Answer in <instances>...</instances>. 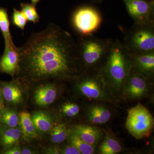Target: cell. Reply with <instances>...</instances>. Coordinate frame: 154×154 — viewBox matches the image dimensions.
Instances as JSON below:
<instances>
[{"mask_svg": "<svg viewBox=\"0 0 154 154\" xmlns=\"http://www.w3.org/2000/svg\"><path fill=\"white\" fill-rule=\"evenodd\" d=\"M18 51L19 71L32 79H68L79 71L76 41L70 33L54 23L33 33Z\"/></svg>", "mask_w": 154, "mask_h": 154, "instance_id": "6da1fadb", "label": "cell"}, {"mask_svg": "<svg viewBox=\"0 0 154 154\" xmlns=\"http://www.w3.org/2000/svg\"><path fill=\"white\" fill-rule=\"evenodd\" d=\"M132 68L131 53L123 42L117 39L113 40L99 71L103 79L120 87L125 84Z\"/></svg>", "mask_w": 154, "mask_h": 154, "instance_id": "7a4b0ae2", "label": "cell"}, {"mask_svg": "<svg viewBox=\"0 0 154 154\" xmlns=\"http://www.w3.org/2000/svg\"><path fill=\"white\" fill-rule=\"evenodd\" d=\"M113 40L102 38L93 34L80 36L76 42L77 56L79 63L88 69H101Z\"/></svg>", "mask_w": 154, "mask_h": 154, "instance_id": "3957f363", "label": "cell"}, {"mask_svg": "<svg viewBox=\"0 0 154 154\" xmlns=\"http://www.w3.org/2000/svg\"><path fill=\"white\" fill-rule=\"evenodd\" d=\"M124 32L123 43L131 54L154 51V23H134Z\"/></svg>", "mask_w": 154, "mask_h": 154, "instance_id": "277c9868", "label": "cell"}, {"mask_svg": "<svg viewBox=\"0 0 154 154\" xmlns=\"http://www.w3.org/2000/svg\"><path fill=\"white\" fill-rule=\"evenodd\" d=\"M154 123L151 113L145 107L139 104L128 111L125 125L133 136L141 139L150 134L153 128Z\"/></svg>", "mask_w": 154, "mask_h": 154, "instance_id": "5b68a950", "label": "cell"}, {"mask_svg": "<svg viewBox=\"0 0 154 154\" xmlns=\"http://www.w3.org/2000/svg\"><path fill=\"white\" fill-rule=\"evenodd\" d=\"M102 19L99 12L91 7L77 9L72 18L73 27L80 36L93 34L99 28Z\"/></svg>", "mask_w": 154, "mask_h": 154, "instance_id": "8992f818", "label": "cell"}, {"mask_svg": "<svg viewBox=\"0 0 154 154\" xmlns=\"http://www.w3.org/2000/svg\"><path fill=\"white\" fill-rule=\"evenodd\" d=\"M135 24L154 23L153 0H122Z\"/></svg>", "mask_w": 154, "mask_h": 154, "instance_id": "52a82bcc", "label": "cell"}, {"mask_svg": "<svg viewBox=\"0 0 154 154\" xmlns=\"http://www.w3.org/2000/svg\"><path fill=\"white\" fill-rule=\"evenodd\" d=\"M147 79L132 68L125 82V95L131 99L142 97L147 90Z\"/></svg>", "mask_w": 154, "mask_h": 154, "instance_id": "ba28073f", "label": "cell"}, {"mask_svg": "<svg viewBox=\"0 0 154 154\" xmlns=\"http://www.w3.org/2000/svg\"><path fill=\"white\" fill-rule=\"evenodd\" d=\"M19 69V54L16 45L5 44L4 53L0 59V70L3 72L14 75Z\"/></svg>", "mask_w": 154, "mask_h": 154, "instance_id": "9c48e42d", "label": "cell"}, {"mask_svg": "<svg viewBox=\"0 0 154 154\" xmlns=\"http://www.w3.org/2000/svg\"><path fill=\"white\" fill-rule=\"evenodd\" d=\"M131 54L132 68L147 79L152 76L154 72V51Z\"/></svg>", "mask_w": 154, "mask_h": 154, "instance_id": "30bf717a", "label": "cell"}, {"mask_svg": "<svg viewBox=\"0 0 154 154\" xmlns=\"http://www.w3.org/2000/svg\"><path fill=\"white\" fill-rule=\"evenodd\" d=\"M102 77V75L99 71L96 72L95 74L87 76L79 85L82 94L91 99L102 98L103 93L99 83Z\"/></svg>", "mask_w": 154, "mask_h": 154, "instance_id": "8fae6325", "label": "cell"}, {"mask_svg": "<svg viewBox=\"0 0 154 154\" xmlns=\"http://www.w3.org/2000/svg\"><path fill=\"white\" fill-rule=\"evenodd\" d=\"M73 133L78 136L86 143L94 145L100 138V132L94 127L85 125H80L75 127Z\"/></svg>", "mask_w": 154, "mask_h": 154, "instance_id": "7c38bea8", "label": "cell"}, {"mask_svg": "<svg viewBox=\"0 0 154 154\" xmlns=\"http://www.w3.org/2000/svg\"><path fill=\"white\" fill-rule=\"evenodd\" d=\"M57 91L53 86L46 85L38 88L35 93L36 104L45 106L51 104L56 98Z\"/></svg>", "mask_w": 154, "mask_h": 154, "instance_id": "4fadbf2b", "label": "cell"}, {"mask_svg": "<svg viewBox=\"0 0 154 154\" xmlns=\"http://www.w3.org/2000/svg\"><path fill=\"white\" fill-rule=\"evenodd\" d=\"M19 116L20 126L24 137L28 139L37 137V134L30 113L23 111L19 114Z\"/></svg>", "mask_w": 154, "mask_h": 154, "instance_id": "5bb4252c", "label": "cell"}, {"mask_svg": "<svg viewBox=\"0 0 154 154\" xmlns=\"http://www.w3.org/2000/svg\"><path fill=\"white\" fill-rule=\"evenodd\" d=\"M89 119L91 122L97 124H104L110 119L111 113L105 107L101 106H95L90 108Z\"/></svg>", "mask_w": 154, "mask_h": 154, "instance_id": "9a60e30c", "label": "cell"}, {"mask_svg": "<svg viewBox=\"0 0 154 154\" xmlns=\"http://www.w3.org/2000/svg\"><path fill=\"white\" fill-rule=\"evenodd\" d=\"M10 23L8 11L5 8L0 7V30L5 40V44L14 45L10 30Z\"/></svg>", "mask_w": 154, "mask_h": 154, "instance_id": "2e32d148", "label": "cell"}, {"mask_svg": "<svg viewBox=\"0 0 154 154\" xmlns=\"http://www.w3.org/2000/svg\"><path fill=\"white\" fill-rule=\"evenodd\" d=\"M2 88V94L7 102L17 103L22 99V92L19 88L14 84H5Z\"/></svg>", "mask_w": 154, "mask_h": 154, "instance_id": "e0dca14e", "label": "cell"}, {"mask_svg": "<svg viewBox=\"0 0 154 154\" xmlns=\"http://www.w3.org/2000/svg\"><path fill=\"white\" fill-rule=\"evenodd\" d=\"M21 136V131L19 128H9L3 131L1 133V143L4 146L9 147L17 142Z\"/></svg>", "mask_w": 154, "mask_h": 154, "instance_id": "ac0fdd59", "label": "cell"}, {"mask_svg": "<svg viewBox=\"0 0 154 154\" xmlns=\"http://www.w3.org/2000/svg\"><path fill=\"white\" fill-rule=\"evenodd\" d=\"M33 125L36 129L43 132L51 129L52 124L50 118L43 112H37L31 116Z\"/></svg>", "mask_w": 154, "mask_h": 154, "instance_id": "d6986e66", "label": "cell"}, {"mask_svg": "<svg viewBox=\"0 0 154 154\" xmlns=\"http://www.w3.org/2000/svg\"><path fill=\"white\" fill-rule=\"evenodd\" d=\"M122 150V147L117 141L111 138H107L100 146V152L102 154H115Z\"/></svg>", "mask_w": 154, "mask_h": 154, "instance_id": "ffe728a7", "label": "cell"}, {"mask_svg": "<svg viewBox=\"0 0 154 154\" xmlns=\"http://www.w3.org/2000/svg\"><path fill=\"white\" fill-rule=\"evenodd\" d=\"M21 11L24 14L27 21L36 24L39 22L40 17L37 13L36 6L29 3H21Z\"/></svg>", "mask_w": 154, "mask_h": 154, "instance_id": "44dd1931", "label": "cell"}, {"mask_svg": "<svg viewBox=\"0 0 154 154\" xmlns=\"http://www.w3.org/2000/svg\"><path fill=\"white\" fill-rule=\"evenodd\" d=\"M72 145L76 148L81 154H92L94 153L93 146L89 144L80 139L78 136L72 133L70 138Z\"/></svg>", "mask_w": 154, "mask_h": 154, "instance_id": "7402d4cb", "label": "cell"}, {"mask_svg": "<svg viewBox=\"0 0 154 154\" xmlns=\"http://www.w3.org/2000/svg\"><path fill=\"white\" fill-rule=\"evenodd\" d=\"M51 140L54 143H60L64 141L67 136V131L63 125L59 124L51 129Z\"/></svg>", "mask_w": 154, "mask_h": 154, "instance_id": "603a6c76", "label": "cell"}, {"mask_svg": "<svg viewBox=\"0 0 154 154\" xmlns=\"http://www.w3.org/2000/svg\"><path fill=\"white\" fill-rule=\"evenodd\" d=\"M1 120L5 125L9 128H16L19 122V118L17 113L14 111L8 110L2 114Z\"/></svg>", "mask_w": 154, "mask_h": 154, "instance_id": "cb8c5ba5", "label": "cell"}, {"mask_svg": "<svg viewBox=\"0 0 154 154\" xmlns=\"http://www.w3.org/2000/svg\"><path fill=\"white\" fill-rule=\"evenodd\" d=\"M13 25L21 30H24L27 24V20L21 11L14 8L12 16Z\"/></svg>", "mask_w": 154, "mask_h": 154, "instance_id": "d4e9b609", "label": "cell"}, {"mask_svg": "<svg viewBox=\"0 0 154 154\" xmlns=\"http://www.w3.org/2000/svg\"><path fill=\"white\" fill-rule=\"evenodd\" d=\"M79 110V106L74 103H66L62 107L63 112L69 117H73L77 115Z\"/></svg>", "mask_w": 154, "mask_h": 154, "instance_id": "484cf974", "label": "cell"}, {"mask_svg": "<svg viewBox=\"0 0 154 154\" xmlns=\"http://www.w3.org/2000/svg\"><path fill=\"white\" fill-rule=\"evenodd\" d=\"M63 153L65 154H81L79 151L74 146L72 145L68 146L65 149Z\"/></svg>", "mask_w": 154, "mask_h": 154, "instance_id": "4316f807", "label": "cell"}, {"mask_svg": "<svg viewBox=\"0 0 154 154\" xmlns=\"http://www.w3.org/2000/svg\"><path fill=\"white\" fill-rule=\"evenodd\" d=\"M4 153L5 154H22V151L19 148V147L15 146L11 149L7 151Z\"/></svg>", "mask_w": 154, "mask_h": 154, "instance_id": "83f0119b", "label": "cell"}, {"mask_svg": "<svg viewBox=\"0 0 154 154\" xmlns=\"http://www.w3.org/2000/svg\"><path fill=\"white\" fill-rule=\"evenodd\" d=\"M32 154V152L29 149H24L22 151V154Z\"/></svg>", "mask_w": 154, "mask_h": 154, "instance_id": "f1b7e54d", "label": "cell"}, {"mask_svg": "<svg viewBox=\"0 0 154 154\" xmlns=\"http://www.w3.org/2000/svg\"><path fill=\"white\" fill-rule=\"evenodd\" d=\"M40 1V0H31V4L36 6Z\"/></svg>", "mask_w": 154, "mask_h": 154, "instance_id": "f546056e", "label": "cell"}, {"mask_svg": "<svg viewBox=\"0 0 154 154\" xmlns=\"http://www.w3.org/2000/svg\"><path fill=\"white\" fill-rule=\"evenodd\" d=\"M91 1L93 2L96 3H100L102 2V0H91Z\"/></svg>", "mask_w": 154, "mask_h": 154, "instance_id": "4dcf8cb0", "label": "cell"}, {"mask_svg": "<svg viewBox=\"0 0 154 154\" xmlns=\"http://www.w3.org/2000/svg\"><path fill=\"white\" fill-rule=\"evenodd\" d=\"M3 104L2 103V102H1V101H0V108H2L3 107Z\"/></svg>", "mask_w": 154, "mask_h": 154, "instance_id": "1f68e13d", "label": "cell"}, {"mask_svg": "<svg viewBox=\"0 0 154 154\" xmlns=\"http://www.w3.org/2000/svg\"><path fill=\"white\" fill-rule=\"evenodd\" d=\"M1 99H2V94H1V92H0V101H1ZM2 102V101H1Z\"/></svg>", "mask_w": 154, "mask_h": 154, "instance_id": "d6a6232c", "label": "cell"}, {"mask_svg": "<svg viewBox=\"0 0 154 154\" xmlns=\"http://www.w3.org/2000/svg\"><path fill=\"white\" fill-rule=\"evenodd\" d=\"M1 116H2V115H1V112H0V120H1Z\"/></svg>", "mask_w": 154, "mask_h": 154, "instance_id": "836d02e7", "label": "cell"}, {"mask_svg": "<svg viewBox=\"0 0 154 154\" xmlns=\"http://www.w3.org/2000/svg\"><path fill=\"white\" fill-rule=\"evenodd\" d=\"M0 109H1V108H0Z\"/></svg>", "mask_w": 154, "mask_h": 154, "instance_id": "e575fe53", "label": "cell"}]
</instances>
